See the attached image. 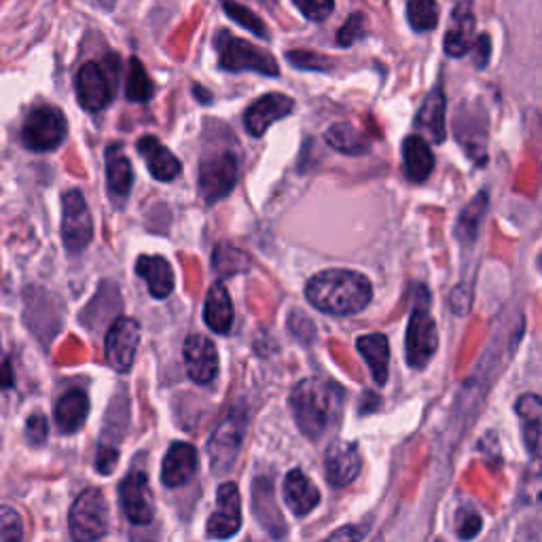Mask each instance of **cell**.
<instances>
[{"instance_id": "7", "label": "cell", "mask_w": 542, "mask_h": 542, "mask_svg": "<svg viewBox=\"0 0 542 542\" xmlns=\"http://www.w3.org/2000/svg\"><path fill=\"white\" fill-rule=\"evenodd\" d=\"M246 432V413L242 409H233L227 418L214 430L208 443L210 466L214 473H229L238 460L242 449V439Z\"/></svg>"}, {"instance_id": "36", "label": "cell", "mask_w": 542, "mask_h": 542, "mask_svg": "<svg viewBox=\"0 0 542 542\" xmlns=\"http://www.w3.org/2000/svg\"><path fill=\"white\" fill-rule=\"evenodd\" d=\"M24 538L22 515L13 507H0V542H15Z\"/></svg>"}, {"instance_id": "43", "label": "cell", "mask_w": 542, "mask_h": 542, "mask_svg": "<svg viewBox=\"0 0 542 542\" xmlns=\"http://www.w3.org/2000/svg\"><path fill=\"white\" fill-rule=\"evenodd\" d=\"M479 530H481V517L477 513L466 515L462 526H460V538H464V540L475 538L479 534Z\"/></svg>"}, {"instance_id": "10", "label": "cell", "mask_w": 542, "mask_h": 542, "mask_svg": "<svg viewBox=\"0 0 542 542\" xmlns=\"http://www.w3.org/2000/svg\"><path fill=\"white\" fill-rule=\"evenodd\" d=\"M138 343H140V322L134 318H117L104 339L108 365L119 373H130Z\"/></svg>"}, {"instance_id": "39", "label": "cell", "mask_w": 542, "mask_h": 542, "mask_svg": "<svg viewBox=\"0 0 542 542\" xmlns=\"http://www.w3.org/2000/svg\"><path fill=\"white\" fill-rule=\"evenodd\" d=\"M286 60L299 70H329L331 58L318 56L314 51H291L286 53Z\"/></svg>"}, {"instance_id": "13", "label": "cell", "mask_w": 542, "mask_h": 542, "mask_svg": "<svg viewBox=\"0 0 542 542\" xmlns=\"http://www.w3.org/2000/svg\"><path fill=\"white\" fill-rule=\"evenodd\" d=\"M477 39L475 9L471 0H460L451 11L449 26L445 32V53L451 58H462L473 49Z\"/></svg>"}, {"instance_id": "24", "label": "cell", "mask_w": 542, "mask_h": 542, "mask_svg": "<svg viewBox=\"0 0 542 542\" xmlns=\"http://www.w3.org/2000/svg\"><path fill=\"white\" fill-rule=\"evenodd\" d=\"M89 415V396L83 390H70L66 392L56 405V426L62 435H72L83 428Z\"/></svg>"}, {"instance_id": "11", "label": "cell", "mask_w": 542, "mask_h": 542, "mask_svg": "<svg viewBox=\"0 0 542 542\" xmlns=\"http://www.w3.org/2000/svg\"><path fill=\"white\" fill-rule=\"evenodd\" d=\"M119 500L125 511V517H128L134 526H149L153 521L155 515L153 496L149 479L144 475V471H130L128 477L121 481Z\"/></svg>"}, {"instance_id": "1", "label": "cell", "mask_w": 542, "mask_h": 542, "mask_svg": "<svg viewBox=\"0 0 542 542\" xmlns=\"http://www.w3.org/2000/svg\"><path fill=\"white\" fill-rule=\"evenodd\" d=\"M346 392L331 379L307 377L291 392V407L299 430L307 439L320 441L337 424Z\"/></svg>"}, {"instance_id": "19", "label": "cell", "mask_w": 542, "mask_h": 542, "mask_svg": "<svg viewBox=\"0 0 542 542\" xmlns=\"http://www.w3.org/2000/svg\"><path fill=\"white\" fill-rule=\"evenodd\" d=\"M136 147L151 176L159 183H170L180 174V161L155 136H142Z\"/></svg>"}, {"instance_id": "20", "label": "cell", "mask_w": 542, "mask_h": 542, "mask_svg": "<svg viewBox=\"0 0 542 542\" xmlns=\"http://www.w3.org/2000/svg\"><path fill=\"white\" fill-rule=\"evenodd\" d=\"M284 498H286L288 509H291L295 515L303 517L318 507L320 492L310 477L303 475V471H299V468H295V471L286 475Z\"/></svg>"}, {"instance_id": "8", "label": "cell", "mask_w": 542, "mask_h": 542, "mask_svg": "<svg viewBox=\"0 0 542 542\" xmlns=\"http://www.w3.org/2000/svg\"><path fill=\"white\" fill-rule=\"evenodd\" d=\"M62 240L72 255L85 250L94 240V219L79 189H70L62 197Z\"/></svg>"}, {"instance_id": "15", "label": "cell", "mask_w": 542, "mask_h": 542, "mask_svg": "<svg viewBox=\"0 0 542 542\" xmlns=\"http://www.w3.org/2000/svg\"><path fill=\"white\" fill-rule=\"evenodd\" d=\"M295 100L288 98L284 94H265L257 102H252L248 106V111L244 115V125L246 132L255 138H261L271 123H276L284 117L293 113Z\"/></svg>"}, {"instance_id": "38", "label": "cell", "mask_w": 542, "mask_h": 542, "mask_svg": "<svg viewBox=\"0 0 542 542\" xmlns=\"http://www.w3.org/2000/svg\"><path fill=\"white\" fill-rule=\"evenodd\" d=\"M293 3L310 22H327L335 11V0H293Z\"/></svg>"}, {"instance_id": "42", "label": "cell", "mask_w": 542, "mask_h": 542, "mask_svg": "<svg viewBox=\"0 0 542 542\" xmlns=\"http://www.w3.org/2000/svg\"><path fill=\"white\" fill-rule=\"evenodd\" d=\"M471 51H475V66H477V68H485L487 62H490V58H492V43H490V36H487V34L477 36L475 45H473Z\"/></svg>"}, {"instance_id": "2", "label": "cell", "mask_w": 542, "mask_h": 542, "mask_svg": "<svg viewBox=\"0 0 542 542\" xmlns=\"http://www.w3.org/2000/svg\"><path fill=\"white\" fill-rule=\"evenodd\" d=\"M305 297L324 314L352 316L363 312L371 303L373 286L371 280L358 271L329 269L307 282Z\"/></svg>"}, {"instance_id": "45", "label": "cell", "mask_w": 542, "mask_h": 542, "mask_svg": "<svg viewBox=\"0 0 542 542\" xmlns=\"http://www.w3.org/2000/svg\"><path fill=\"white\" fill-rule=\"evenodd\" d=\"M365 534L363 532H356L354 528H348V530H341V532H333L331 538L333 540H341V538H363Z\"/></svg>"}, {"instance_id": "40", "label": "cell", "mask_w": 542, "mask_h": 542, "mask_svg": "<svg viewBox=\"0 0 542 542\" xmlns=\"http://www.w3.org/2000/svg\"><path fill=\"white\" fill-rule=\"evenodd\" d=\"M49 435V424L43 413H32L26 420V439L32 447H41L45 445Z\"/></svg>"}, {"instance_id": "37", "label": "cell", "mask_w": 542, "mask_h": 542, "mask_svg": "<svg viewBox=\"0 0 542 542\" xmlns=\"http://www.w3.org/2000/svg\"><path fill=\"white\" fill-rule=\"evenodd\" d=\"M367 34V17L363 13L350 15L346 24L337 32V45L339 47H352L358 39H363Z\"/></svg>"}, {"instance_id": "4", "label": "cell", "mask_w": 542, "mask_h": 542, "mask_svg": "<svg viewBox=\"0 0 542 542\" xmlns=\"http://www.w3.org/2000/svg\"><path fill=\"white\" fill-rule=\"evenodd\" d=\"M108 502L98 487L85 490L75 502L68 515L70 536L79 542H94L108 534Z\"/></svg>"}, {"instance_id": "31", "label": "cell", "mask_w": 542, "mask_h": 542, "mask_svg": "<svg viewBox=\"0 0 542 542\" xmlns=\"http://www.w3.org/2000/svg\"><path fill=\"white\" fill-rule=\"evenodd\" d=\"M212 267H214L216 274H221L223 278H229V276L246 274V271L252 267V261L246 252L238 250L236 246L219 244L214 248Z\"/></svg>"}, {"instance_id": "34", "label": "cell", "mask_w": 542, "mask_h": 542, "mask_svg": "<svg viewBox=\"0 0 542 542\" xmlns=\"http://www.w3.org/2000/svg\"><path fill=\"white\" fill-rule=\"evenodd\" d=\"M485 208H487V195L481 193L477 200L471 202V206H466L462 210L458 225H456V236L460 238V242L471 244L477 240V231H479V223H481Z\"/></svg>"}, {"instance_id": "9", "label": "cell", "mask_w": 542, "mask_h": 542, "mask_svg": "<svg viewBox=\"0 0 542 542\" xmlns=\"http://www.w3.org/2000/svg\"><path fill=\"white\" fill-rule=\"evenodd\" d=\"M238 183V161L231 153H221L202 161L200 193L206 204L221 202Z\"/></svg>"}, {"instance_id": "6", "label": "cell", "mask_w": 542, "mask_h": 542, "mask_svg": "<svg viewBox=\"0 0 542 542\" xmlns=\"http://www.w3.org/2000/svg\"><path fill=\"white\" fill-rule=\"evenodd\" d=\"M68 125L64 113L56 106H39L30 111L24 123V144L26 149L36 153H47L58 149L64 142Z\"/></svg>"}, {"instance_id": "12", "label": "cell", "mask_w": 542, "mask_h": 542, "mask_svg": "<svg viewBox=\"0 0 542 542\" xmlns=\"http://www.w3.org/2000/svg\"><path fill=\"white\" fill-rule=\"evenodd\" d=\"M216 511L208 519V538H231L236 536L242 528V500L238 485L229 481L219 487V494H216Z\"/></svg>"}, {"instance_id": "14", "label": "cell", "mask_w": 542, "mask_h": 542, "mask_svg": "<svg viewBox=\"0 0 542 542\" xmlns=\"http://www.w3.org/2000/svg\"><path fill=\"white\" fill-rule=\"evenodd\" d=\"M77 98L89 113H100L113 100V87L100 64L87 62L77 72Z\"/></svg>"}, {"instance_id": "29", "label": "cell", "mask_w": 542, "mask_h": 542, "mask_svg": "<svg viewBox=\"0 0 542 542\" xmlns=\"http://www.w3.org/2000/svg\"><path fill=\"white\" fill-rule=\"evenodd\" d=\"M327 142L343 155H365L371 144L352 123H335L327 132Z\"/></svg>"}, {"instance_id": "16", "label": "cell", "mask_w": 542, "mask_h": 542, "mask_svg": "<svg viewBox=\"0 0 542 542\" xmlns=\"http://www.w3.org/2000/svg\"><path fill=\"white\" fill-rule=\"evenodd\" d=\"M183 354L187 373L195 384L206 386L214 382L216 373H219V352H216V346L208 337L191 335L185 341Z\"/></svg>"}, {"instance_id": "21", "label": "cell", "mask_w": 542, "mask_h": 542, "mask_svg": "<svg viewBox=\"0 0 542 542\" xmlns=\"http://www.w3.org/2000/svg\"><path fill=\"white\" fill-rule=\"evenodd\" d=\"M403 168L411 183L420 185L435 170V155L422 136H407L403 142Z\"/></svg>"}, {"instance_id": "46", "label": "cell", "mask_w": 542, "mask_h": 542, "mask_svg": "<svg viewBox=\"0 0 542 542\" xmlns=\"http://www.w3.org/2000/svg\"><path fill=\"white\" fill-rule=\"evenodd\" d=\"M193 92H195V96H197V100H202V102H210L212 100V96H210V92H206V89H202L200 85H195V89H193Z\"/></svg>"}, {"instance_id": "35", "label": "cell", "mask_w": 542, "mask_h": 542, "mask_svg": "<svg viewBox=\"0 0 542 542\" xmlns=\"http://www.w3.org/2000/svg\"><path fill=\"white\" fill-rule=\"evenodd\" d=\"M223 7H225V13L231 17L233 22H236L238 26H244L248 32H252L255 36H259V39L267 41L269 39V32H267V26L265 22L261 20V17L257 13H252L248 7L236 3V0H223Z\"/></svg>"}, {"instance_id": "23", "label": "cell", "mask_w": 542, "mask_h": 542, "mask_svg": "<svg viewBox=\"0 0 542 542\" xmlns=\"http://www.w3.org/2000/svg\"><path fill=\"white\" fill-rule=\"evenodd\" d=\"M136 274L147 280L149 291L155 299H166L174 291V271L164 257L142 255L136 261Z\"/></svg>"}, {"instance_id": "25", "label": "cell", "mask_w": 542, "mask_h": 542, "mask_svg": "<svg viewBox=\"0 0 542 542\" xmlns=\"http://www.w3.org/2000/svg\"><path fill=\"white\" fill-rule=\"evenodd\" d=\"M358 352L363 354L365 363L371 369V375L377 386H384L388 382V363H390V346L386 335H363L356 341Z\"/></svg>"}, {"instance_id": "17", "label": "cell", "mask_w": 542, "mask_h": 542, "mask_svg": "<svg viewBox=\"0 0 542 542\" xmlns=\"http://www.w3.org/2000/svg\"><path fill=\"white\" fill-rule=\"evenodd\" d=\"M324 471L333 487L350 485L360 473V451L356 443L335 441L324 454Z\"/></svg>"}, {"instance_id": "47", "label": "cell", "mask_w": 542, "mask_h": 542, "mask_svg": "<svg viewBox=\"0 0 542 542\" xmlns=\"http://www.w3.org/2000/svg\"><path fill=\"white\" fill-rule=\"evenodd\" d=\"M0 447H3V435H0Z\"/></svg>"}, {"instance_id": "3", "label": "cell", "mask_w": 542, "mask_h": 542, "mask_svg": "<svg viewBox=\"0 0 542 542\" xmlns=\"http://www.w3.org/2000/svg\"><path fill=\"white\" fill-rule=\"evenodd\" d=\"M216 51H219V64L227 72H259L263 77H278L280 66L269 51L238 39L227 30L216 34Z\"/></svg>"}, {"instance_id": "30", "label": "cell", "mask_w": 542, "mask_h": 542, "mask_svg": "<svg viewBox=\"0 0 542 542\" xmlns=\"http://www.w3.org/2000/svg\"><path fill=\"white\" fill-rule=\"evenodd\" d=\"M252 504H255V513L261 519L265 513L271 515V523H274V536L280 538L286 532L284 519L276 507V498H274V483H269V479H259L255 485H252Z\"/></svg>"}, {"instance_id": "18", "label": "cell", "mask_w": 542, "mask_h": 542, "mask_svg": "<svg viewBox=\"0 0 542 542\" xmlns=\"http://www.w3.org/2000/svg\"><path fill=\"white\" fill-rule=\"evenodd\" d=\"M197 471V449L191 443H174L161 464V481L166 487H180Z\"/></svg>"}, {"instance_id": "28", "label": "cell", "mask_w": 542, "mask_h": 542, "mask_svg": "<svg viewBox=\"0 0 542 542\" xmlns=\"http://www.w3.org/2000/svg\"><path fill=\"white\" fill-rule=\"evenodd\" d=\"M418 128L426 130L435 142L445 140V94L441 87H435L424 100L418 119H415Z\"/></svg>"}, {"instance_id": "26", "label": "cell", "mask_w": 542, "mask_h": 542, "mask_svg": "<svg viewBox=\"0 0 542 542\" xmlns=\"http://www.w3.org/2000/svg\"><path fill=\"white\" fill-rule=\"evenodd\" d=\"M204 318L214 333L227 335L231 331L233 305H231V297L227 293V288L223 284L210 286V291L206 295V305H204Z\"/></svg>"}, {"instance_id": "22", "label": "cell", "mask_w": 542, "mask_h": 542, "mask_svg": "<svg viewBox=\"0 0 542 542\" xmlns=\"http://www.w3.org/2000/svg\"><path fill=\"white\" fill-rule=\"evenodd\" d=\"M106 185L115 202H123L134 185L130 159L121 153V147H117V144L106 151Z\"/></svg>"}, {"instance_id": "32", "label": "cell", "mask_w": 542, "mask_h": 542, "mask_svg": "<svg viewBox=\"0 0 542 542\" xmlns=\"http://www.w3.org/2000/svg\"><path fill=\"white\" fill-rule=\"evenodd\" d=\"M155 94V85L151 77L144 70L142 62L138 58L130 60V70H128V81H125V96H128L130 102L144 104L149 102Z\"/></svg>"}, {"instance_id": "5", "label": "cell", "mask_w": 542, "mask_h": 542, "mask_svg": "<svg viewBox=\"0 0 542 542\" xmlns=\"http://www.w3.org/2000/svg\"><path fill=\"white\" fill-rule=\"evenodd\" d=\"M439 348V331L435 318L430 314L428 307V293H424V301L420 299L413 305L407 327V341H405V354L407 363L413 369H424L430 358L435 356Z\"/></svg>"}, {"instance_id": "44", "label": "cell", "mask_w": 542, "mask_h": 542, "mask_svg": "<svg viewBox=\"0 0 542 542\" xmlns=\"http://www.w3.org/2000/svg\"><path fill=\"white\" fill-rule=\"evenodd\" d=\"M13 386V369L9 360L0 363V388H11Z\"/></svg>"}, {"instance_id": "27", "label": "cell", "mask_w": 542, "mask_h": 542, "mask_svg": "<svg viewBox=\"0 0 542 542\" xmlns=\"http://www.w3.org/2000/svg\"><path fill=\"white\" fill-rule=\"evenodd\" d=\"M517 415L521 418L523 428V441L532 454L538 458L540 451V424H542V403L536 394H523L517 401Z\"/></svg>"}, {"instance_id": "33", "label": "cell", "mask_w": 542, "mask_h": 542, "mask_svg": "<svg viewBox=\"0 0 542 542\" xmlns=\"http://www.w3.org/2000/svg\"><path fill=\"white\" fill-rule=\"evenodd\" d=\"M407 22L415 32H430L439 26L437 0H407Z\"/></svg>"}, {"instance_id": "41", "label": "cell", "mask_w": 542, "mask_h": 542, "mask_svg": "<svg viewBox=\"0 0 542 542\" xmlns=\"http://www.w3.org/2000/svg\"><path fill=\"white\" fill-rule=\"evenodd\" d=\"M117 460H119V451L115 447L100 445L98 447V456H96V471L100 475H111L115 471Z\"/></svg>"}]
</instances>
